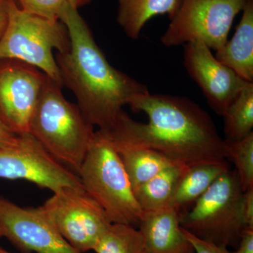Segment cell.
Instances as JSON below:
<instances>
[{
	"label": "cell",
	"instance_id": "obj_5",
	"mask_svg": "<svg viewBox=\"0 0 253 253\" xmlns=\"http://www.w3.org/2000/svg\"><path fill=\"white\" fill-rule=\"evenodd\" d=\"M7 10V24L0 39V61L26 63L62 84L53 51L63 54L69 50L66 26L23 11L15 0H8Z\"/></svg>",
	"mask_w": 253,
	"mask_h": 253
},
{
	"label": "cell",
	"instance_id": "obj_12",
	"mask_svg": "<svg viewBox=\"0 0 253 253\" xmlns=\"http://www.w3.org/2000/svg\"><path fill=\"white\" fill-rule=\"evenodd\" d=\"M184 46V66L188 74L201 88L210 107L222 116L248 81L218 61L203 43H187Z\"/></svg>",
	"mask_w": 253,
	"mask_h": 253
},
{
	"label": "cell",
	"instance_id": "obj_19",
	"mask_svg": "<svg viewBox=\"0 0 253 253\" xmlns=\"http://www.w3.org/2000/svg\"><path fill=\"white\" fill-rule=\"evenodd\" d=\"M222 116L224 140H241L253 132V82H247Z\"/></svg>",
	"mask_w": 253,
	"mask_h": 253
},
{
	"label": "cell",
	"instance_id": "obj_17",
	"mask_svg": "<svg viewBox=\"0 0 253 253\" xmlns=\"http://www.w3.org/2000/svg\"><path fill=\"white\" fill-rule=\"evenodd\" d=\"M117 21L128 38L135 41L151 18L168 14L172 17L179 0H118Z\"/></svg>",
	"mask_w": 253,
	"mask_h": 253
},
{
	"label": "cell",
	"instance_id": "obj_30",
	"mask_svg": "<svg viewBox=\"0 0 253 253\" xmlns=\"http://www.w3.org/2000/svg\"><path fill=\"white\" fill-rule=\"evenodd\" d=\"M0 253H10L8 252L7 251H6V250L3 249L2 247H1V246H0Z\"/></svg>",
	"mask_w": 253,
	"mask_h": 253
},
{
	"label": "cell",
	"instance_id": "obj_11",
	"mask_svg": "<svg viewBox=\"0 0 253 253\" xmlns=\"http://www.w3.org/2000/svg\"><path fill=\"white\" fill-rule=\"evenodd\" d=\"M6 239L23 253H81L66 241L43 208L20 207L0 196Z\"/></svg>",
	"mask_w": 253,
	"mask_h": 253
},
{
	"label": "cell",
	"instance_id": "obj_13",
	"mask_svg": "<svg viewBox=\"0 0 253 253\" xmlns=\"http://www.w3.org/2000/svg\"><path fill=\"white\" fill-rule=\"evenodd\" d=\"M179 215V211L170 207L144 213L139 229L145 253H195L181 228Z\"/></svg>",
	"mask_w": 253,
	"mask_h": 253
},
{
	"label": "cell",
	"instance_id": "obj_2",
	"mask_svg": "<svg viewBox=\"0 0 253 253\" xmlns=\"http://www.w3.org/2000/svg\"><path fill=\"white\" fill-rule=\"evenodd\" d=\"M60 21L67 28L71 40L69 50L55 56L62 85L75 95L88 123L106 130L123 106L149 89L110 64L78 9L68 5Z\"/></svg>",
	"mask_w": 253,
	"mask_h": 253
},
{
	"label": "cell",
	"instance_id": "obj_15",
	"mask_svg": "<svg viewBox=\"0 0 253 253\" xmlns=\"http://www.w3.org/2000/svg\"><path fill=\"white\" fill-rule=\"evenodd\" d=\"M230 169L226 161L199 163L186 168L176 183L168 207L180 212L183 208L194 204L221 174Z\"/></svg>",
	"mask_w": 253,
	"mask_h": 253
},
{
	"label": "cell",
	"instance_id": "obj_18",
	"mask_svg": "<svg viewBox=\"0 0 253 253\" xmlns=\"http://www.w3.org/2000/svg\"><path fill=\"white\" fill-rule=\"evenodd\" d=\"M186 168L172 165L134 190L143 212H156L168 207L176 183Z\"/></svg>",
	"mask_w": 253,
	"mask_h": 253
},
{
	"label": "cell",
	"instance_id": "obj_6",
	"mask_svg": "<svg viewBox=\"0 0 253 253\" xmlns=\"http://www.w3.org/2000/svg\"><path fill=\"white\" fill-rule=\"evenodd\" d=\"M244 191L235 169H229L194 203L192 209L180 212L181 228L200 239L236 249L248 228L241 214Z\"/></svg>",
	"mask_w": 253,
	"mask_h": 253
},
{
	"label": "cell",
	"instance_id": "obj_28",
	"mask_svg": "<svg viewBox=\"0 0 253 253\" xmlns=\"http://www.w3.org/2000/svg\"><path fill=\"white\" fill-rule=\"evenodd\" d=\"M66 1L72 7L78 9L82 6H85L90 3L91 0H66Z\"/></svg>",
	"mask_w": 253,
	"mask_h": 253
},
{
	"label": "cell",
	"instance_id": "obj_27",
	"mask_svg": "<svg viewBox=\"0 0 253 253\" xmlns=\"http://www.w3.org/2000/svg\"><path fill=\"white\" fill-rule=\"evenodd\" d=\"M8 0H0V39L6 29L8 21Z\"/></svg>",
	"mask_w": 253,
	"mask_h": 253
},
{
	"label": "cell",
	"instance_id": "obj_16",
	"mask_svg": "<svg viewBox=\"0 0 253 253\" xmlns=\"http://www.w3.org/2000/svg\"><path fill=\"white\" fill-rule=\"evenodd\" d=\"M110 141L122 161L133 191L163 169L174 165L156 150L111 139Z\"/></svg>",
	"mask_w": 253,
	"mask_h": 253
},
{
	"label": "cell",
	"instance_id": "obj_14",
	"mask_svg": "<svg viewBox=\"0 0 253 253\" xmlns=\"http://www.w3.org/2000/svg\"><path fill=\"white\" fill-rule=\"evenodd\" d=\"M242 17L230 41L216 51V59L240 77L253 81V0H247Z\"/></svg>",
	"mask_w": 253,
	"mask_h": 253
},
{
	"label": "cell",
	"instance_id": "obj_26",
	"mask_svg": "<svg viewBox=\"0 0 253 253\" xmlns=\"http://www.w3.org/2000/svg\"><path fill=\"white\" fill-rule=\"evenodd\" d=\"M18 139V135L14 134L0 118V147L14 144Z\"/></svg>",
	"mask_w": 253,
	"mask_h": 253
},
{
	"label": "cell",
	"instance_id": "obj_9",
	"mask_svg": "<svg viewBox=\"0 0 253 253\" xmlns=\"http://www.w3.org/2000/svg\"><path fill=\"white\" fill-rule=\"evenodd\" d=\"M0 179L30 181L53 192L65 187L83 189L78 174L53 158L31 133L0 147Z\"/></svg>",
	"mask_w": 253,
	"mask_h": 253
},
{
	"label": "cell",
	"instance_id": "obj_29",
	"mask_svg": "<svg viewBox=\"0 0 253 253\" xmlns=\"http://www.w3.org/2000/svg\"><path fill=\"white\" fill-rule=\"evenodd\" d=\"M4 236L5 233L4 228H3V226H1V224H0V239L4 237Z\"/></svg>",
	"mask_w": 253,
	"mask_h": 253
},
{
	"label": "cell",
	"instance_id": "obj_23",
	"mask_svg": "<svg viewBox=\"0 0 253 253\" xmlns=\"http://www.w3.org/2000/svg\"><path fill=\"white\" fill-rule=\"evenodd\" d=\"M183 231L186 237L192 245L195 253H231L228 248L217 246L212 243L200 239L193 234H190L187 231L184 229H183Z\"/></svg>",
	"mask_w": 253,
	"mask_h": 253
},
{
	"label": "cell",
	"instance_id": "obj_4",
	"mask_svg": "<svg viewBox=\"0 0 253 253\" xmlns=\"http://www.w3.org/2000/svg\"><path fill=\"white\" fill-rule=\"evenodd\" d=\"M83 189L112 223L139 226L144 216L122 161L102 131H95L78 172Z\"/></svg>",
	"mask_w": 253,
	"mask_h": 253
},
{
	"label": "cell",
	"instance_id": "obj_8",
	"mask_svg": "<svg viewBox=\"0 0 253 253\" xmlns=\"http://www.w3.org/2000/svg\"><path fill=\"white\" fill-rule=\"evenodd\" d=\"M42 208L63 239L81 253L93 251L112 223L104 210L83 189L58 190Z\"/></svg>",
	"mask_w": 253,
	"mask_h": 253
},
{
	"label": "cell",
	"instance_id": "obj_21",
	"mask_svg": "<svg viewBox=\"0 0 253 253\" xmlns=\"http://www.w3.org/2000/svg\"><path fill=\"white\" fill-rule=\"evenodd\" d=\"M224 158L235 166L243 190L253 188V132L241 140H224Z\"/></svg>",
	"mask_w": 253,
	"mask_h": 253
},
{
	"label": "cell",
	"instance_id": "obj_24",
	"mask_svg": "<svg viewBox=\"0 0 253 253\" xmlns=\"http://www.w3.org/2000/svg\"><path fill=\"white\" fill-rule=\"evenodd\" d=\"M241 214L246 226L253 229V188L244 191L241 200Z\"/></svg>",
	"mask_w": 253,
	"mask_h": 253
},
{
	"label": "cell",
	"instance_id": "obj_1",
	"mask_svg": "<svg viewBox=\"0 0 253 253\" xmlns=\"http://www.w3.org/2000/svg\"><path fill=\"white\" fill-rule=\"evenodd\" d=\"M128 106L149 121H134L123 110L112 126L100 130L111 140L156 150L184 168L226 161L224 140L212 118L189 98L149 91Z\"/></svg>",
	"mask_w": 253,
	"mask_h": 253
},
{
	"label": "cell",
	"instance_id": "obj_22",
	"mask_svg": "<svg viewBox=\"0 0 253 253\" xmlns=\"http://www.w3.org/2000/svg\"><path fill=\"white\" fill-rule=\"evenodd\" d=\"M21 9L41 17L60 21L67 9L66 0H18Z\"/></svg>",
	"mask_w": 253,
	"mask_h": 253
},
{
	"label": "cell",
	"instance_id": "obj_7",
	"mask_svg": "<svg viewBox=\"0 0 253 253\" xmlns=\"http://www.w3.org/2000/svg\"><path fill=\"white\" fill-rule=\"evenodd\" d=\"M246 1L179 0L161 42L168 47L201 42L216 51L228 41L232 23Z\"/></svg>",
	"mask_w": 253,
	"mask_h": 253
},
{
	"label": "cell",
	"instance_id": "obj_25",
	"mask_svg": "<svg viewBox=\"0 0 253 253\" xmlns=\"http://www.w3.org/2000/svg\"><path fill=\"white\" fill-rule=\"evenodd\" d=\"M236 251L231 253H253V229L246 228L241 235Z\"/></svg>",
	"mask_w": 253,
	"mask_h": 253
},
{
	"label": "cell",
	"instance_id": "obj_20",
	"mask_svg": "<svg viewBox=\"0 0 253 253\" xmlns=\"http://www.w3.org/2000/svg\"><path fill=\"white\" fill-rule=\"evenodd\" d=\"M93 251L96 253H145L144 238L135 226L111 223Z\"/></svg>",
	"mask_w": 253,
	"mask_h": 253
},
{
	"label": "cell",
	"instance_id": "obj_3",
	"mask_svg": "<svg viewBox=\"0 0 253 253\" xmlns=\"http://www.w3.org/2000/svg\"><path fill=\"white\" fill-rule=\"evenodd\" d=\"M62 87L47 78L32 117L30 133L56 161L78 174L95 131L78 105L65 98Z\"/></svg>",
	"mask_w": 253,
	"mask_h": 253
},
{
	"label": "cell",
	"instance_id": "obj_10",
	"mask_svg": "<svg viewBox=\"0 0 253 253\" xmlns=\"http://www.w3.org/2000/svg\"><path fill=\"white\" fill-rule=\"evenodd\" d=\"M47 78L21 61H0V118L16 135L30 133L32 117Z\"/></svg>",
	"mask_w": 253,
	"mask_h": 253
}]
</instances>
